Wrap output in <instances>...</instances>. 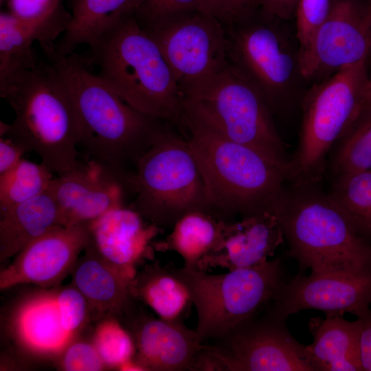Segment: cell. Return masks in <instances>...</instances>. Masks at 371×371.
<instances>
[{
	"label": "cell",
	"instance_id": "b9f144b4",
	"mask_svg": "<svg viewBox=\"0 0 371 371\" xmlns=\"http://www.w3.org/2000/svg\"><path fill=\"white\" fill-rule=\"evenodd\" d=\"M368 105H371V70L368 72V82L366 88L362 108Z\"/></svg>",
	"mask_w": 371,
	"mask_h": 371
},
{
	"label": "cell",
	"instance_id": "f546056e",
	"mask_svg": "<svg viewBox=\"0 0 371 371\" xmlns=\"http://www.w3.org/2000/svg\"><path fill=\"white\" fill-rule=\"evenodd\" d=\"M45 164L23 159L12 170L0 175V213L47 190L54 179Z\"/></svg>",
	"mask_w": 371,
	"mask_h": 371
},
{
	"label": "cell",
	"instance_id": "8fae6325",
	"mask_svg": "<svg viewBox=\"0 0 371 371\" xmlns=\"http://www.w3.org/2000/svg\"><path fill=\"white\" fill-rule=\"evenodd\" d=\"M183 93L228 61L225 25L202 10L179 15L150 30Z\"/></svg>",
	"mask_w": 371,
	"mask_h": 371
},
{
	"label": "cell",
	"instance_id": "5b68a950",
	"mask_svg": "<svg viewBox=\"0 0 371 371\" xmlns=\"http://www.w3.org/2000/svg\"><path fill=\"white\" fill-rule=\"evenodd\" d=\"M90 48L98 75L126 102L146 115L180 124L183 93L158 45L134 15Z\"/></svg>",
	"mask_w": 371,
	"mask_h": 371
},
{
	"label": "cell",
	"instance_id": "83f0119b",
	"mask_svg": "<svg viewBox=\"0 0 371 371\" xmlns=\"http://www.w3.org/2000/svg\"><path fill=\"white\" fill-rule=\"evenodd\" d=\"M371 169V105L357 117L335 142L327 159L325 176L330 183Z\"/></svg>",
	"mask_w": 371,
	"mask_h": 371
},
{
	"label": "cell",
	"instance_id": "e575fe53",
	"mask_svg": "<svg viewBox=\"0 0 371 371\" xmlns=\"http://www.w3.org/2000/svg\"><path fill=\"white\" fill-rule=\"evenodd\" d=\"M61 368L67 371H98L106 366L93 344L71 343L63 351Z\"/></svg>",
	"mask_w": 371,
	"mask_h": 371
},
{
	"label": "cell",
	"instance_id": "44dd1931",
	"mask_svg": "<svg viewBox=\"0 0 371 371\" xmlns=\"http://www.w3.org/2000/svg\"><path fill=\"white\" fill-rule=\"evenodd\" d=\"M71 20L62 5L34 19H20L9 12L0 14V82L34 67L37 61L32 44L54 42L67 30Z\"/></svg>",
	"mask_w": 371,
	"mask_h": 371
},
{
	"label": "cell",
	"instance_id": "7402d4cb",
	"mask_svg": "<svg viewBox=\"0 0 371 371\" xmlns=\"http://www.w3.org/2000/svg\"><path fill=\"white\" fill-rule=\"evenodd\" d=\"M14 328L20 344L41 357L62 354L74 335L63 327L56 292L43 291L28 297L14 316Z\"/></svg>",
	"mask_w": 371,
	"mask_h": 371
},
{
	"label": "cell",
	"instance_id": "cb8c5ba5",
	"mask_svg": "<svg viewBox=\"0 0 371 371\" xmlns=\"http://www.w3.org/2000/svg\"><path fill=\"white\" fill-rule=\"evenodd\" d=\"M309 326L314 340L306 348L314 371H362L358 319L349 322L343 316H326L313 318Z\"/></svg>",
	"mask_w": 371,
	"mask_h": 371
},
{
	"label": "cell",
	"instance_id": "f35d334b",
	"mask_svg": "<svg viewBox=\"0 0 371 371\" xmlns=\"http://www.w3.org/2000/svg\"><path fill=\"white\" fill-rule=\"evenodd\" d=\"M296 0H256V9L283 21L294 19Z\"/></svg>",
	"mask_w": 371,
	"mask_h": 371
},
{
	"label": "cell",
	"instance_id": "ffe728a7",
	"mask_svg": "<svg viewBox=\"0 0 371 371\" xmlns=\"http://www.w3.org/2000/svg\"><path fill=\"white\" fill-rule=\"evenodd\" d=\"M72 284L85 297L90 308L99 315H126L135 300L132 283L136 274L111 265L92 245L78 258L71 271Z\"/></svg>",
	"mask_w": 371,
	"mask_h": 371
},
{
	"label": "cell",
	"instance_id": "8992f818",
	"mask_svg": "<svg viewBox=\"0 0 371 371\" xmlns=\"http://www.w3.org/2000/svg\"><path fill=\"white\" fill-rule=\"evenodd\" d=\"M183 110L287 169L289 158L260 90L229 61L183 93Z\"/></svg>",
	"mask_w": 371,
	"mask_h": 371
},
{
	"label": "cell",
	"instance_id": "4316f807",
	"mask_svg": "<svg viewBox=\"0 0 371 371\" xmlns=\"http://www.w3.org/2000/svg\"><path fill=\"white\" fill-rule=\"evenodd\" d=\"M132 294L151 308L160 318L175 320L191 303L188 291L175 273L173 267L156 261L146 265L132 283Z\"/></svg>",
	"mask_w": 371,
	"mask_h": 371
},
{
	"label": "cell",
	"instance_id": "e0dca14e",
	"mask_svg": "<svg viewBox=\"0 0 371 371\" xmlns=\"http://www.w3.org/2000/svg\"><path fill=\"white\" fill-rule=\"evenodd\" d=\"M131 319V336L135 345L133 362L142 370L194 371L206 344L182 319H156L144 313Z\"/></svg>",
	"mask_w": 371,
	"mask_h": 371
},
{
	"label": "cell",
	"instance_id": "9c48e42d",
	"mask_svg": "<svg viewBox=\"0 0 371 371\" xmlns=\"http://www.w3.org/2000/svg\"><path fill=\"white\" fill-rule=\"evenodd\" d=\"M130 207L161 229L193 211L213 213L203 179L186 139L166 126L138 161Z\"/></svg>",
	"mask_w": 371,
	"mask_h": 371
},
{
	"label": "cell",
	"instance_id": "30bf717a",
	"mask_svg": "<svg viewBox=\"0 0 371 371\" xmlns=\"http://www.w3.org/2000/svg\"><path fill=\"white\" fill-rule=\"evenodd\" d=\"M287 21L254 10L225 25L228 61L279 110L304 80L295 30Z\"/></svg>",
	"mask_w": 371,
	"mask_h": 371
},
{
	"label": "cell",
	"instance_id": "7c38bea8",
	"mask_svg": "<svg viewBox=\"0 0 371 371\" xmlns=\"http://www.w3.org/2000/svg\"><path fill=\"white\" fill-rule=\"evenodd\" d=\"M263 312L210 346L222 371H314L286 321Z\"/></svg>",
	"mask_w": 371,
	"mask_h": 371
},
{
	"label": "cell",
	"instance_id": "836d02e7",
	"mask_svg": "<svg viewBox=\"0 0 371 371\" xmlns=\"http://www.w3.org/2000/svg\"><path fill=\"white\" fill-rule=\"evenodd\" d=\"M56 302L63 327L74 335L85 324L89 311L85 297L72 284L56 292Z\"/></svg>",
	"mask_w": 371,
	"mask_h": 371
},
{
	"label": "cell",
	"instance_id": "9a60e30c",
	"mask_svg": "<svg viewBox=\"0 0 371 371\" xmlns=\"http://www.w3.org/2000/svg\"><path fill=\"white\" fill-rule=\"evenodd\" d=\"M371 274H298L284 282L265 308L282 320L305 309L323 311L326 316L348 313L359 317L371 310Z\"/></svg>",
	"mask_w": 371,
	"mask_h": 371
},
{
	"label": "cell",
	"instance_id": "5bb4252c",
	"mask_svg": "<svg viewBox=\"0 0 371 371\" xmlns=\"http://www.w3.org/2000/svg\"><path fill=\"white\" fill-rule=\"evenodd\" d=\"M134 172L106 168L89 159L54 178L49 190L63 226L89 224L106 212L127 207L135 197Z\"/></svg>",
	"mask_w": 371,
	"mask_h": 371
},
{
	"label": "cell",
	"instance_id": "6da1fadb",
	"mask_svg": "<svg viewBox=\"0 0 371 371\" xmlns=\"http://www.w3.org/2000/svg\"><path fill=\"white\" fill-rule=\"evenodd\" d=\"M46 59L58 69L71 93L80 127L78 148L98 164L135 172L141 157L166 126L164 120L132 107L76 53H58L54 42L40 43Z\"/></svg>",
	"mask_w": 371,
	"mask_h": 371
},
{
	"label": "cell",
	"instance_id": "4dcf8cb0",
	"mask_svg": "<svg viewBox=\"0 0 371 371\" xmlns=\"http://www.w3.org/2000/svg\"><path fill=\"white\" fill-rule=\"evenodd\" d=\"M93 344L109 367L119 368L132 360L135 354L132 337L115 317H108L98 326Z\"/></svg>",
	"mask_w": 371,
	"mask_h": 371
},
{
	"label": "cell",
	"instance_id": "d590c367",
	"mask_svg": "<svg viewBox=\"0 0 371 371\" xmlns=\"http://www.w3.org/2000/svg\"><path fill=\"white\" fill-rule=\"evenodd\" d=\"M9 12L20 19L44 16L63 5L62 0H7Z\"/></svg>",
	"mask_w": 371,
	"mask_h": 371
},
{
	"label": "cell",
	"instance_id": "74e56055",
	"mask_svg": "<svg viewBox=\"0 0 371 371\" xmlns=\"http://www.w3.org/2000/svg\"><path fill=\"white\" fill-rule=\"evenodd\" d=\"M25 149L12 139L0 137V175L12 170L23 159Z\"/></svg>",
	"mask_w": 371,
	"mask_h": 371
},
{
	"label": "cell",
	"instance_id": "7bdbcfd3",
	"mask_svg": "<svg viewBox=\"0 0 371 371\" xmlns=\"http://www.w3.org/2000/svg\"><path fill=\"white\" fill-rule=\"evenodd\" d=\"M7 0H0V4L1 5H2V4H3L5 2H6Z\"/></svg>",
	"mask_w": 371,
	"mask_h": 371
},
{
	"label": "cell",
	"instance_id": "52a82bcc",
	"mask_svg": "<svg viewBox=\"0 0 371 371\" xmlns=\"http://www.w3.org/2000/svg\"><path fill=\"white\" fill-rule=\"evenodd\" d=\"M368 60L316 83L302 100V121L296 150L289 158L287 182L319 184L335 142L363 106Z\"/></svg>",
	"mask_w": 371,
	"mask_h": 371
},
{
	"label": "cell",
	"instance_id": "ba28073f",
	"mask_svg": "<svg viewBox=\"0 0 371 371\" xmlns=\"http://www.w3.org/2000/svg\"><path fill=\"white\" fill-rule=\"evenodd\" d=\"M197 313L199 341L218 340L262 312L282 283L281 259L221 274L174 267Z\"/></svg>",
	"mask_w": 371,
	"mask_h": 371
},
{
	"label": "cell",
	"instance_id": "ab89813d",
	"mask_svg": "<svg viewBox=\"0 0 371 371\" xmlns=\"http://www.w3.org/2000/svg\"><path fill=\"white\" fill-rule=\"evenodd\" d=\"M227 19L224 25L256 9V0H225Z\"/></svg>",
	"mask_w": 371,
	"mask_h": 371
},
{
	"label": "cell",
	"instance_id": "f1b7e54d",
	"mask_svg": "<svg viewBox=\"0 0 371 371\" xmlns=\"http://www.w3.org/2000/svg\"><path fill=\"white\" fill-rule=\"evenodd\" d=\"M328 194L354 228L371 243V169L332 183Z\"/></svg>",
	"mask_w": 371,
	"mask_h": 371
},
{
	"label": "cell",
	"instance_id": "4fadbf2b",
	"mask_svg": "<svg viewBox=\"0 0 371 371\" xmlns=\"http://www.w3.org/2000/svg\"><path fill=\"white\" fill-rule=\"evenodd\" d=\"M371 54V0H331L328 15L300 56L304 80L316 83Z\"/></svg>",
	"mask_w": 371,
	"mask_h": 371
},
{
	"label": "cell",
	"instance_id": "277c9868",
	"mask_svg": "<svg viewBox=\"0 0 371 371\" xmlns=\"http://www.w3.org/2000/svg\"><path fill=\"white\" fill-rule=\"evenodd\" d=\"M196 160L212 212L242 217L270 210L288 181L287 169L233 141L183 110L181 122Z\"/></svg>",
	"mask_w": 371,
	"mask_h": 371
},
{
	"label": "cell",
	"instance_id": "60d3db41",
	"mask_svg": "<svg viewBox=\"0 0 371 371\" xmlns=\"http://www.w3.org/2000/svg\"><path fill=\"white\" fill-rule=\"evenodd\" d=\"M203 1L207 12L225 24L227 19L225 0H203Z\"/></svg>",
	"mask_w": 371,
	"mask_h": 371
},
{
	"label": "cell",
	"instance_id": "d6a6232c",
	"mask_svg": "<svg viewBox=\"0 0 371 371\" xmlns=\"http://www.w3.org/2000/svg\"><path fill=\"white\" fill-rule=\"evenodd\" d=\"M331 0H296L294 19L300 56L309 48L317 31L326 19Z\"/></svg>",
	"mask_w": 371,
	"mask_h": 371
},
{
	"label": "cell",
	"instance_id": "1f68e13d",
	"mask_svg": "<svg viewBox=\"0 0 371 371\" xmlns=\"http://www.w3.org/2000/svg\"><path fill=\"white\" fill-rule=\"evenodd\" d=\"M193 10L208 12L203 0H139L134 16L143 29L150 30Z\"/></svg>",
	"mask_w": 371,
	"mask_h": 371
},
{
	"label": "cell",
	"instance_id": "7a4b0ae2",
	"mask_svg": "<svg viewBox=\"0 0 371 371\" xmlns=\"http://www.w3.org/2000/svg\"><path fill=\"white\" fill-rule=\"evenodd\" d=\"M0 95L14 112L12 124L0 122V137L10 138L58 175L78 163L80 127L63 76L47 59L0 82Z\"/></svg>",
	"mask_w": 371,
	"mask_h": 371
},
{
	"label": "cell",
	"instance_id": "8d00e7d4",
	"mask_svg": "<svg viewBox=\"0 0 371 371\" xmlns=\"http://www.w3.org/2000/svg\"><path fill=\"white\" fill-rule=\"evenodd\" d=\"M359 322V351L362 371H371V310L357 317Z\"/></svg>",
	"mask_w": 371,
	"mask_h": 371
},
{
	"label": "cell",
	"instance_id": "3957f363",
	"mask_svg": "<svg viewBox=\"0 0 371 371\" xmlns=\"http://www.w3.org/2000/svg\"><path fill=\"white\" fill-rule=\"evenodd\" d=\"M319 185L286 182L270 210L289 254L313 273L371 274V243Z\"/></svg>",
	"mask_w": 371,
	"mask_h": 371
},
{
	"label": "cell",
	"instance_id": "d6986e66",
	"mask_svg": "<svg viewBox=\"0 0 371 371\" xmlns=\"http://www.w3.org/2000/svg\"><path fill=\"white\" fill-rule=\"evenodd\" d=\"M144 221L130 206L112 210L88 224L91 245L111 265L136 274V267L151 257L152 240L163 230Z\"/></svg>",
	"mask_w": 371,
	"mask_h": 371
},
{
	"label": "cell",
	"instance_id": "484cf974",
	"mask_svg": "<svg viewBox=\"0 0 371 371\" xmlns=\"http://www.w3.org/2000/svg\"><path fill=\"white\" fill-rule=\"evenodd\" d=\"M214 214L193 211L183 215L161 242L154 244L156 250L174 251L184 260V267L196 270L199 262L219 243L225 222Z\"/></svg>",
	"mask_w": 371,
	"mask_h": 371
},
{
	"label": "cell",
	"instance_id": "d4e9b609",
	"mask_svg": "<svg viewBox=\"0 0 371 371\" xmlns=\"http://www.w3.org/2000/svg\"><path fill=\"white\" fill-rule=\"evenodd\" d=\"M139 0H74L69 25L54 44L63 55L80 45L92 47L106 32L124 19L134 15Z\"/></svg>",
	"mask_w": 371,
	"mask_h": 371
},
{
	"label": "cell",
	"instance_id": "ac0fdd59",
	"mask_svg": "<svg viewBox=\"0 0 371 371\" xmlns=\"http://www.w3.org/2000/svg\"><path fill=\"white\" fill-rule=\"evenodd\" d=\"M283 242L282 229L271 212L226 221L219 243L199 262L196 270L220 267L231 271L256 266L271 259Z\"/></svg>",
	"mask_w": 371,
	"mask_h": 371
},
{
	"label": "cell",
	"instance_id": "2e32d148",
	"mask_svg": "<svg viewBox=\"0 0 371 371\" xmlns=\"http://www.w3.org/2000/svg\"><path fill=\"white\" fill-rule=\"evenodd\" d=\"M92 243L88 224L59 226L30 243L0 272V289L32 283L54 286L71 273Z\"/></svg>",
	"mask_w": 371,
	"mask_h": 371
},
{
	"label": "cell",
	"instance_id": "603a6c76",
	"mask_svg": "<svg viewBox=\"0 0 371 371\" xmlns=\"http://www.w3.org/2000/svg\"><path fill=\"white\" fill-rule=\"evenodd\" d=\"M63 226L49 188L0 213V262L15 256L32 241Z\"/></svg>",
	"mask_w": 371,
	"mask_h": 371
}]
</instances>
